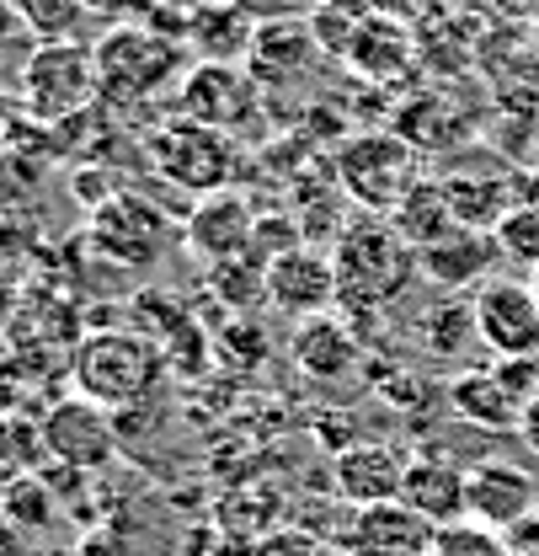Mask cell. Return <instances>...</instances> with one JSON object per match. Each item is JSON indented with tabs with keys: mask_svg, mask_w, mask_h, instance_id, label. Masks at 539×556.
<instances>
[{
	"mask_svg": "<svg viewBox=\"0 0 539 556\" xmlns=\"http://www.w3.org/2000/svg\"><path fill=\"white\" fill-rule=\"evenodd\" d=\"M0 556H22V530L0 514Z\"/></svg>",
	"mask_w": 539,
	"mask_h": 556,
	"instance_id": "cell-32",
	"label": "cell"
},
{
	"mask_svg": "<svg viewBox=\"0 0 539 556\" xmlns=\"http://www.w3.org/2000/svg\"><path fill=\"white\" fill-rule=\"evenodd\" d=\"M342 300V278H337V257L321 252V247H288L268 257V305L294 316V321H310V316H326Z\"/></svg>",
	"mask_w": 539,
	"mask_h": 556,
	"instance_id": "cell-10",
	"label": "cell"
},
{
	"mask_svg": "<svg viewBox=\"0 0 539 556\" xmlns=\"http://www.w3.org/2000/svg\"><path fill=\"white\" fill-rule=\"evenodd\" d=\"M43 428V450L60 471H75V477H91L102 466L118 460L124 450V428H118V413H107L102 402L91 396H60L49 413L38 417Z\"/></svg>",
	"mask_w": 539,
	"mask_h": 556,
	"instance_id": "cell-8",
	"label": "cell"
},
{
	"mask_svg": "<svg viewBox=\"0 0 539 556\" xmlns=\"http://www.w3.org/2000/svg\"><path fill=\"white\" fill-rule=\"evenodd\" d=\"M438 182L449 188V204L460 214V225H471V230H497V219L518 204V182L508 172H480V177L449 172Z\"/></svg>",
	"mask_w": 539,
	"mask_h": 556,
	"instance_id": "cell-21",
	"label": "cell"
},
{
	"mask_svg": "<svg viewBox=\"0 0 539 556\" xmlns=\"http://www.w3.org/2000/svg\"><path fill=\"white\" fill-rule=\"evenodd\" d=\"M396 230H401V241L411 252H422V247H433V241H444L449 230H460V214L449 204V188L438 182V177H422L411 193H406L401 204L385 214Z\"/></svg>",
	"mask_w": 539,
	"mask_h": 556,
	"instance_id": "cell-20",
	"label": "cell"
},
{
	"mask_svg": "<svg viewBox=\"0 0 539 556\" xmlns=\"http://www.w3.org/2000/svg\"><path fill=\"white\" fill-rule=\"evenodd\" d=\"M337 182L358 208L390 214V208L422 182V177H416V150H411L396 129L347 135L337 144Z\"/></svg>",
	"mask_w": 539,
	"mask_h": 556,
	"instance_id": "cell-5",
	"label": "cell"
},
{
	"mask_svg": "<svg viewBox=\"0 0 539 556\" xmlns=\"http://www.w3.org/2000/svg\"><path fill=\"white\" fill-rule=\"evenodd\" d=\"M518 433H524V444H529V450L539 455V396L529 402V407H524V422H518Z\"/></svg>",
	"mask_w": 539,
	"mask_h": 556,
	"instance_id": "cell-31",
	"label": "cell"
},
{
	"mask_svg": "<svg viewBox=\"0 0 539 556\" xmlns=\"http://www.w3.org/2000/svg\"><path fill=\"white\" fill-rule=\"evenodd\" d=\"M49 460L43 450V428L27 413H0V486L38 477V466Z\"/></svg>",
	"mask_w": 539,
	"mask_h": 556,
	"instance_id": "cell-23",
	"label": "cell"
},
{
	"mask_svg": "<svg viewBox=\"0 0 539 556\" xmlns=\"http://www.w3.org/2000/svg\"><path fill=\"white\" fill-rule=\"evenodd\" d=\"M433 556H513V552H508V541L497 530H486L475 519H460V525L433 535Z\"/></svg>",
	"mask_w": 539,
	"mask_h": 556,
	"instance_id": "cell-28",
	"label": "cell"
},
{
	"mask_svg": "<svg viewBox=\"0 0 539 556\" xmlns=\"http://www.w3.org/2000/svg\"><path fill=\"white\" fill-rule=\"evenodd\" d=\"M535 508H539V482L535 471H524L518 460L486 455V460L465 466V519L502 535L518 519H529Z\"/></svg>",
	"mask_w": 539,
	"mask_h": 556,
	"instance_id": "cell-13",
	"label": "cell"
},
{
	"mask_svg": "<svg viewBox=\"0 0 539 556\" xmlns=\"http://www.w3.org/2000/svg\"><path fill=\"white\" fill-rule=\"evenodd\" d=\"M401 503L427 519L433 530H449L465 519V466L444 460V455H411L401 482Z\"/></svg>",
	"mask_w": 539,
	"mask_h": 556,
	"instance_id": "cell-17",
	"label": "cell"
},
{
	"mask_svg": "<svg viewBox=\"0 0 539 556\" xmlns=\"http://www.w3.org/2000/svg\"><path fill=\"white\" fill-rule=\"evenodd\" d=\"M49 247H43V230L38 219H27L22 208L16 214H0V289H27L38 268H43Z\"/></svg>",
	"mask_w": 539,
	"mask_h": 556,
	"instance_id": "cell-22",
	"label": "cell"
},
{
	"mask_svg": "<svg viewBox=\"0 0 539 556\" xmlns=\"http://www.w3.org/2000/svg\"><path fill=\"white\" fill-rule=\"evenodd\" d=\"M449 407L465 422L486 428V433H518V422H524V407L508 396V386L497 380L491 364L486 369H460L449 380Z\"/></svg>",
	"mask_w": 539,
	"mask_h": 556,
	"instance_id": "cell-18",
	"label": "cell"
},
{
	"mask_svg": "<svg viewBox=\"0 0 539 556\" xmlns=\"http://www.w3.org/2000/svg\"><path fill=\"white\" fill-rule=\"evenodd\" d=\"M144 155H150V166L166 177V182H177V188H188V193H219L224 182H230V172H235V139L219 135V129H208V124H193V118H171V124H161V129H150L144 139Z\"/></svg>",
	"mask_w": 539,
	"mask_h": 556,
	"instance_id": "cell-7",
	"label": "cell"
},
{
	"mask_svg": "<svg viewBox=\"0 0 539 556\" xmlns=\"http://www.w3.org/2000/svg\"><path fill=\"white\" fill-rule=\"evenodd\" d=\"M16 311H22V294H16V289H0V332H11Z\"/></svg>",
	"mask_w": 539,
	"mask_h": 556,
	"instance_id": "cell-33",
	"label": "cell"
},
{
	"mask_svg": "<svg viewBox=\"0 0 539 556\" xmlns=\"http://www.w3.org/2000/svg\"><path fill=\"white\" fill-rule=\"evenodd\" d=\"M16 11H22L27 33H38V43H65V38H75V27L86 16L80 0H16Z\"/></svg>",
	"mask_w": 539,
	"mask_h": 556,
	"instance_id": "cell-27",
	"label": "cell"
},
{
	"mask_svg": "<svg viewBox=\"0 0 539 556\" xmlns=\"http://www.w3.org/2000/svg\"><path fill=\"white\" fill-rule=\"evenodd\" d=\"M91 54H97V80H102V108L150 102L166 86H177V70H182L177 38H166L155 27H139V22L107 27L91 43Z\"/></svg>",
	"mask_w": 539,
	"mask_h": 556,
	"instance_id": "cell-4",
	"label": "cell"
},
{
	"mask_svg": "<svg viewBox=\"0 0 539 556\" xmlns=\"http://www.w3.org/2000/svg\"><path fill=\"white\" fill-rule=\"evenodd\" d=\"M0 514L22 530V535H38L60 519V497L49 477H22V482H5L0 486Z\"/></svg>",
	"mask_w": 539,
	"mask_h": 556,
	"instance_id": "cell-24",
	"label": "cell"
},
{
	"mask_svg": "<svg viewBox=\"0 0 539 556\" xmlns=\"http://www.w3.org/2000/svg\"><path fill=\"white\" fill-rule=\"evenodd\" d=\"M252 556H332V552H326L321 535H305V530H272V535L257 541V552Z\"/></svg>",
	"mask_w": 539,
	"mask_h": 556,
	"instance_id": "cell-30",
	"label": "cell"
},
{
	"mask_svg": "<svg viewBox=\"0 0 539 556\" xmlns=\"http://www.w3.org/2000/svg\"><path fill=\"white\" fill-rule=\"evenodd\" d=\"M257 214L252 199L235 193V188H219V193H203L193 214L182 219V247L203 257V263H235V257H252L257 252Z\"/></svg>",
	"mask_w": 539,
	"mask_h": 556,
	"instance_id": "cell-11",
	"label": "cell"
},
{
	"mask_svg": "<svg viewBox=\"0 0 539 556\" xmlns=\"http://www.w3.org/2000/svg\"><path fill=\"white\" fill-rule=\"evenodd\" d=\"M427 556H433V552H427Z\"/></svg>",
	"mask_w": 539,
	"mask_h": 556,
	"instance_id": "cell-37",
	"label": "cell"
},
{
	"mask_svg": "<svg viewBox=\"0 0 539 556\" xmlns=\"http://www.w3.org/2000/svg\"><path fill=\"white\" fill-rule=\"evenodd\" d=\"M491 241H497L502 263H518V268H535L539 274V204L518 199V204L497 219Z\"/></svg>",
	"mask_w": 539,
	"mask_h": 556,
	"instance_id": "cell-25",
	"label": "cell"
},
{
	"mask_svg": "<svg viewBox=\"0 0 539 556\" xmlns=\"http://www.w3.org/2000/svg\"><path fill=\"white\" fill-rule=\"evenodd\" d=\"M16 102L33 124L43 129H60L69 118L91 113L102 102V80H97V54L80 43V38H65V43H38L27 60H22V75H16Z\"/></svg>",
	"mask_w": 539,
	"mask_h": 556,
	"instance_id": "cell-3",
	"label": "cell"
},
{
	"mask_svg": "<svg viewBox=\"0 0 539 556\" xmlns=\"http://www.w3.org/2000/svg\"><path fill=\"white\" fill-rule=\"evenodd\" d=\"M529 204H539V188H535V193H529Z\"/></svg>",
	"mask_w": 539,
	"mask_h": 556,
	"instance_id": "cell-35",
	"label": "cell"
},
{
	"mask_svg": "<svg viewBox=\"0 0 539 556\" xmlns=\"http://www.w3.org/2000/svg\"><path fill=\"white\" fill-rule=\"evenodd\" d=\"M86 11H97V16H124V11H134L139 0H80Z\"/></svg>",
	"mask_w": 539,
	"mask_h": 556,
	"instance_id": "cell-34",
	"label": "cell"
},
{
	"mask_svg": "<svg viewBox=\"0 0 539 556\" xmlns=\"http://www.w3.org/2000/svg\"><path fill=\"white\" fill-rule=\"evenodd\" d=\"M535 556H539V552H535Z\"/></svg>",
	"mask_w": 539,
	"mask_h": 556,
	"instance_id": "cell-38",
	"label": "cell"
},
{
	"mask_svg": "<svg viewBox=\"0 0 539 556\" xmlns=\"http://www.w3.org/2000/svg\"><path fill=\"white\" fill-rule=\"evenodd\" d=\"M177 241V225L139 193H113L107 204L86 208V247L113 268H155Z\"/></svg>",
	"mask_w": 539,
	"mask_h": 556,
	"instance_id": "cell-6",
	"label": "cell"
},
{
	"mask_svg": "<svg viewBox=\"0 0 539 556\" xmlns=\"http://www.w3.org/2000/svg\"><path fill=\"white\" fill-rule=\"evenodd\" d=\"M422 332H427V348H438V353H460V343H475L471 300H433Z\"/></svg>",
	"mask_w": 539,
	"mask_h": 556,
	"instance_id": "cell-26",
	"label": "cell"
},
{
	"mask_svg": "<svg viewBox=\"0 0 539 556\" xmlns=\"http://www.w3.org/2000/svg\"><path fill=\"white\" fill-rule=\"evenodd\" d=\"M433 525L416 519L406 503H374V508H352L342 525L337 546L342 556H427L433 552Z\"/></svg>",
	"mask_w": 539,
	"mask_h": 556,
	"instance_id": "cell-15",
	"label": "cell"
},
{
	"mask_svg": "<svg viewBox=\"0 0 539 556\" xmlns=\"http://www.w3.org/2000/svg\"><path fill=\"white\" fill-rule=\"evenodd\" d=\"M491 369H497V380L508 386V396L518 407H529L539 396V358H491Z\"/></svg>",
	"mask_w": 539,
	"mask_h": 556,
	"instance_id": "cell-29",
	"label": "cell"
},
{
	"mask_svg": "<svg viewBox=\"0 0 539 556\" xmlns=\"http://www.w3.org/2000/svg\"><path fill=\"white\" fill-rule=\"evenodd\" d=\"M294 364H299L310 380H342V375L358 364V338H352V327L337 321L332 311L299 321V327H294Z\"/></svg>",
	"mask_w": 539,
	"mask_h": 556,
	"instance_id": "cell-19",
	"label": "cell"
},
{
	"mask_svg": "<svg viewBox=\"0 0 539 556\" xmlns=\"http://www.w3.org/2000/svg\"><path fill=\"white\" fill-rule=\"evenodd\" d=\"M497 263H502V252H497L491 230H471V225H460L444 241H433V247L416 252L422 278H433L444 294H475L480 283H491Z\"/></svg>",
	"mask_w": 539,
	"mask_h": 556,
	"instance_id": "cell-16",
	"label": "cell"
},
{
	"mask_svg": "<svg viewBox=\"0 0 539 556\" xmlns=\"http://www.w3.org/2000/svg\"><path fill=\"white\" fill-rule=\"evenodd\" d=\"M475 338L491 358H539V289L524 278H491L471 294Z\"/></svg>",
	"mask_w": 539,
	"mask_h": 556,
	"instance_id": "cell-9",
	"label": "cell"
},
{
	"mask_svg": "<svg viewBox=\"0 0 539 556\" xmlns=\"http://www.w3.org/2000/svg\"><path fill=\"white\" fill-rule=\"evenodd\" d=\"M332 257H337L342 305L347 311H385L411 289V278H422L416 252L401 241V230L390 219H380V214L342 225Z\"/></svg>",
	"mask_w": 539,
	"mask_h": 556,
	"instance_id": "cell-2",
	"label": "cell"
},
{
	"mask_svg": "<svg viewBox=\"0 0 539 556\" xmlns=\"http://www.w3.org/2000/svg\"><path fill=\"white\" fill-rule=\"evenodd\" d=\"M411 455L385 444V439H358L337 450L332 460V482H337L347 508H374V503H401V482Z\"/></svg>",
	"mask_w": 539,
	"mask_h": 556,
	"instance_id": "cell-14",
	"label": "cell"
},
{
	"mask_svg": "<svg viewBox=\"0 0 539 556\" xmlns=\"http://www.w3.org/2000/svg\"><path fill=\"white\" fill-rule=\"evenodd\" d=\"M171 358L139 327H97L69 348V386L75 396L102 402L107 413H134L144 407L161 380H166Z\"/></svg>",
	"mask_w": 539,
	"mask_h": 556,
	"instance_id": "cell-1",
	"label": "cell"
},
{
	"mask_svg": "<svg viewBox=\"0 0 539 556\" xmlns=\"http://www.w3.org/2000/svg\"><path fill=\"white\" fill-rule=\"evenodd\" d=\"M535 289H539V274H535Z\"/></svg>",
	"mask_w": 539,
	"mask_h": 556,
	"instance_id": "cell-36",
	"label": "cell"
},
{
	"mask_svg": "<svg viewBox=\"0 0 539 556\" xmlns=\"http://www.w3.org/2000/svg\"><path fill=\"white\" fill-rule=\"evenodd\" d=\"M177 113L193 118V124L219 129V135H241V129L257 118V86H252L246 70L208 60V65L182 75V86H177Z\"/></svg>",
	"mask_w": 539,
	"mask_h": 556,
	"instance_id": "cell-12",
	"label": "cell"
}]
</instances>
